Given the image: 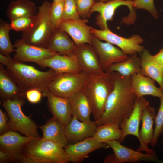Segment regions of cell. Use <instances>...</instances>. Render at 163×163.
<instances>
[{
	"mask_svg": "<svg viewBox=\"0 0 163 163\" xmlns=\"http://www.w3.org/2000/svg\"><path fill=\"white\" fill-rule=\"evenodd\" d=\"M77 46L67 33L59 28L55 29L50 36L46 48L60 54L72 56L75 54Z\"/></svg>",
	"mask_w": 163,
	"mask_h": 163,
	"instance_id": "cell-23",
	"label": "cell"
},
{
	"mask_svg": "<svg viewBox=\"0 0 163 163\" xmlns=\"http://www.w3.org/2000/svg\"><path fill=\"white\" fill-rule=\"evenodd\" d=\"M0 96L2 100L26 97L25 93L18 86L4 65L0 64Z\"/></svg>",
	"mask_w": 163,
	"mask_h": 163,
	"instance_id": "cell-25",
	"label": "cell"
},
{
	"mask_svg": "<svg viewBox=\"0 0 163 163\" xmlns=\"http://www.w3.org/2000/svg\"><path fill=\"white\" fill-rule=\"evenodd\" d=\"M127 7L130 11V14L126 18L130 22L134 21L135 19L133 0H113L107 2H96L91 8L90 15L93 12L99 13L96 18V24L101 30L108 29L107 22L113 20L117 9L121 6Z\"/></svg>",
	"mask_w": 163,
	"mask_h": 163,
	"instance_id": "cell-10",
	"label": "cell"
},
{
	"mask_svg": "<svg viewBox=\"0 0 163 163\" xmlns=\"http://www.w3.org/2000/svg\"><path fill=\"white\" fill-rule=\"evenodd\" d=\"M88 75L83 71L78 73L58 74L47 89L56 95L69 97L74 93L82 91Z\"/></svg>",
	"mask_w": 163,
	"mask_h": 163,
	"instance_id": "cell-7",
	"label": "cell"
},
{
	"mask_svg": "<svg viewBox=\"0 0 163 163\" xmlns=\"http://www.w3.org/2000/svg\"><path fill=\"white\" fill-rule=\"evenodd\" d=\"M43 97L47 98L49 110L53 117L65 126L72 117L71 107L68 97L56 95L47 88L42 92Z\"/></svg>",
	"mask_w": 163,
	"mask_h": 163,
	"instance_id": "cell-17",
	"label": "cell"
},
{
	"mask_svg": "<svg viewBox=\"0 0 163 163\" xmlns=\"http://www.w3.org/2000/svg\"><path fill=\"white\" fill-rule=\"evenodd\" d=\"M68 98L71 104L72 116H75L81 121H91V109L88 100L84 93L80 91Z\"/></svg>",
	"mask_w": 163,
	"mask_h": 163,
	"instance_id": "cell-27",
	"label": "cell"
},
{
	"mask_svg": "<svg viewBox=\"0 0 163 163\" xmlns=\"http://www.w3.org/2000/svg\"><path fill=\"white\" fill-rule=\"evenodd\" d=\"M11 30L9 24L1 19L0 21V54L9 56L14 51V47L10 40L9 33Z\"/></svg>",
	"mask_w": 163,
	"mask_h": 163,
	"instance_id": "cell-31",
	"label": "cell"
},
{
	"mask_svg": "<svg viewBox=\"0 0 163 163\" xmlns=\"http://www.w3.org/2000/svg\"><path fill=\"white\" fill-rule=\"evenodd\" d=\"M113 0H94L95 2H107L111 1Z\"/></svg>",
	"mask_w": 163,
	"mask_h": 163,
	"instance_id": "cell-42",
	"label": "cell"
},
{
	"mask_svg": "<svg viewBox=\"0 0 163 163\" xmlns=\"http://www.w3.org/2000/svg\"><path fill=\"white\" fill-rule=\"evenodd\" d=\"M110 147L113 153L108 155L105 159V163H135L141 161H149L163 163L156 153H142L137 150L125 146L117 140L105 143Z\"/></svg>",
	"mask_w": 163,
	"mask_h": 163,
	"instance_id": "cell-8",
	"label": "cell"
},
{
	"mask_svg": "<svg viewBox=\"0 0 163 163\" xmlns=\"http://www.w3.org/2000/svg\"><path fill=\"white\" fill-rule=\"evenodd\" d=\"M64 2L52 3L50 13V21L56 29L58 28L63 21L62 16L64 10Z\"/></svg>",
	"mask_w": 163,
	"mask_h": 163,
	"instance_id": "cell-33",
	"label": "cell"
},
{
	"mask_svg": "<svg viewBox=\"0 0 163 163\" xmlns=\"http://www.w3.org/2000/svg\"><path fill=\"white\" fill-rule=\"evenodd\" d=\"M42 96L41 91L35 89L29 90L25 93L26 98L32 104H36L39 102Z\"/></svg>",
	"mask_w": 163,
	"mask_h": 163,
	"instance_id": "cell-38",
	"label": "cell"
},
{
	"mask_svg": "<svg viewBox=\"0 0 163 163\" xmlns=\"http://www.w3.org/2000/svg\"><path fill=\"white\" fill-rule=\"evenodd\" d=\"M109 147L106 143L97 142L91 137L75 143L69 144L65 148V150L69 162L78 163L82 162L93 151Z\"/></svg>",
	"mask_w": 163,
	"mask_h": 163,
	"instance_id": "cell-16",
	"label": "cell"
},
{
	"mask_svg": "<svg viewBox=\"0 0 163 163\" xmlns=\"http://www.w3.org/2000/svg\"><path fill=\"white\" fill-rule=\"evenodd\" d=\"M80 18L86 19L90 16V12L95 1L94 0H75Z\"/></svg>",
	"mask_w": 163,
	"mask_h": 163,
	"instance_id": "cell-37",
	"label": "cell"
},
{
	"mask_svg": "<svg viewBox=\"0 0 163 163\" xmlns=\"http://www.w3.org/2000/svg\"><path fill=\"white\" fill-rule=\"evenodd\" d=\"M14 45L15 48L14 58L22 62H29L37 63L40 61L59 53L47 48L27 44L21 38L17 40Z\"/></svg>",
	"mask_w": 163,
	"mask_h": 163,
	"instance_id": "cell-14",
	"label": "cell"
},
{
	"mask_svg": "<svg viewBox=\"0 0 163 163\" xmlns=\"http://www.w3.org/2000/svg\"><path fill=\"white\" fill-rule=\"evenodd\" d=\"M37 64L42 68L49 67L58 74L78 73L82 71L75 54L66 56L57 53Z\"/></svg>",
	"mask_w": 163,
	"mask_h": 163,
	"instance_id": "cell-18",
	"label": "cell"
},
{
	"mask_svg": "<svg viewBox=\"0 0 163 163\" xmlns=\"http://www.w3.org/2000/svg\"><path fill=\"white\" fill-rule=\"evenodd\" d=\"M8 118L7 113L0 109V134H2L10 130L8 124Z\"/></svg>",
	"mask_w": 163,
	"mask_h": 163,
	"instance_id": "cell-39",
	"label": "cell"
},
{
	"mask_svg": "<svg viewBox=\"0 0 163 163\" xmlns=\"http://www.w3.org/2000/svg\"><path fill=\"white\" fill-rule=\"evenodd\" d=\"M0 63L6 69L19 88L25 93L32 89L41 92L48 88L58 74L50 69L47 71H40L34 66L25 64L10 56L0 54Z\"/></svg>",
	"mask_w": 163,
	"mask_h": 163,
	"instance_id": "cell-2",
	"label": "cell"
},
{
	"mask_svg": "<svg viewBox=\"0 0 163 163\" xmlns=\"http://www.w3.org/2000/svg\"><path fill=\"white\" fill-rule=\"evenodd\" d=\"M159 98L160 106L155 118V126L153 137L150 143L152 147L156 145L158 138L163 134V96Z\"/></svg>",
	"mask_w": 163,
	"mask_h": 163,
	"instance_id": "cell-32",
	"label": "cell"
},
{
	"mask_svg": "<svg viewBox=\"0 0 163 163\" xmlns=\"http://www.w3.org/2000/svg\"><path fill=\"white\" fill-rule=\"evenodd\" d=\"M77 47L75 54L82 71L89 75L100 74L105 72L98 56L91 45L84 44Z\"/></svg>",
	"mask_w": 163,
	"mask_h": 163,
	"instance_id": "cell-19",
	"label": "cell"
},
{
	"mask_svg": "<svg viewBox=\"0 0 163 163\" xmlns=\"http://www.w3.org/2000/svg\"><path fill=\"white\" fill-rule=\"evenodd\" d=\"M155 81L140 73L135 74L131 76V89L136 97L139 98L151 95L159 98L163 96V91L155 84Z\"/></svg>",
	"mask_w": 163,
	"mask_h": 163,
	"instance_id": "cell-22",
	"label": "cell"
},
{
	"mask_svg": "<svg viewBox=\"0 0 163 163\" xmlns=\"http://www.w3.org/2000/svg\"><path fill=\"white\" fill-rule=\"evenodd\" d=\"M105 72H116L126 77H131L136 73L141 74L140 57L137 54L129 56L126 61L109 66Z\"/></svg>",
	"mask_w": 163,
	"mask_h": 163,
	"instance_id": "cell-29",
	"label": "cell"
},
{
	"mask_svg": "<svg viewBox=\"0 0 163 163\" xmlns=\"http://www.w3.org/2000/svg\"><path fill=\"white\" fill-rule=\"evenodd\" d=\"M155 108L147 105L143 110L141 118L142 125L139 131L140 145L137 150L138 151L155 153V152L148 147L152 140L154 130L153 126L156 115Z\"/></svg>",
	"mask_w": 163,
	"mask_h": 163,
	"instance_id": "cell-21",
	"label": "cell"
},
{
	"mask_svg": "<svg viewBox=\"0 0 163 163\" xmlns=\"http://www.w3.org/2000/svg\"><path fill=\"white\" fill-rule=\"evenodd\" d=\"M37 8L31 0H13L9 3L6 13L10 21L25 16H34Z\"/></svg>",
	"mask_w": 163,
	"mask_h": 163,
	"instance_id": "cell-28",
	"label": "cell"
},
{
	"mask_svg": "<svg viewBox=\"0 0 163 163\" xmlns=\"http://www.w3.org/2000/svg\"><path fill=\"white\" fill-rule=\"evenodd\" d=\"M121 136L120 126L115 123H106L97 126L92 136L97 142L104 143L113 140L119 141Z\"/></svg>",
	"mask_w": 163,
	"mask_h": 163,
	"instance_id": "cell-30",
	"label": "cell"
},
{
	"mask_svg": "<svg viewBox=\"0 0 163 163\" xmlns=\"http://www.w3.org/2000/svg\"><path fill=\"white\" fill-rule=\"evenodd\" d=\"M140 54L141 74L156 82L163 91V73L161 66L148 50L145 49Z\"/></svg>",
	"mask_w": 163,
	"mask_h": 163,
	"instance_id": "cell-26",
	"label": "cell"
},
{
	"mask_svg": "<svg viewBox=\"0 0 163 163\" xmlns=\"http://www.w3.org/2000/svg\"><path fill=\"white\" fill-rule=\"evenodd\" d=\"M35 15L21 17L11 21L9 24L11 30L22 32L27 30L34 22Z\"/></svg>",
	"mask_w": 163,
	"mask_h": 163,
	"instance_id": "cell-34",
	"label": "cell"
},
{
	"mask_svg": "<svg viewBox=\"0 0 163 163\" xmlns=\"http://www.w3.org/2000/svg\"><path fill=\"white\" fill-rule=\"evenodd\" d=\"M14 161L12 157L9 154L0 150V163Z\"/></svg>",
	"mask_w": 163,
	"mask_h": 163,
	"instance_id": "cell-40",
	"label": "cell"
},
{
	"mask_svg": "<svg viewBox=\"0 0 163 163\" xmlns=\"http://www.w3.org/2000/svg\"><path fill=\"white\" fill-rule=\"evenodd\" d=\"M91 45L97 53L104 72L111 65L126 61L129 56L119 48L108 42L101 41L93 34Z\"/></svg>",
	"mask_w": 163,
	"mask_h": 163,
	"instance_id": "cell-11",
	"label": "cell"
},
{
	"mask_svg": "<svg viewBox=\"0 0 163 163\" xmlns=\"http://www.w3.org/2000/svg\"><path fill=\"white\" fill-rule=\"evenodd\" d=\"M80 18L75 0H65L63 20H77Z\"/></svg>",
	"mask_w": 163,
	"mask_h": 163,
	"instance_id": "cell-35",
	"label": "cell"
},
{
	"mask_svg": "<svg viewBox=\"0 0 163 163\" xmlns=\"http://www.w3.org/2000/svg\"><path fill=\"white\" fill-rule=\"evenodd\" d=\"M114 86V72L89 75L82 90L86 96L95 120L102 114L109 95Z\"/></svg>",
	"mask_w": 163,
	"mask_h": 163,
	"instance_id": "cell-3",
	"label": "cell"
},
{
	"mask_svg": "<svg viewBox=\"0 0 163 163\" xmlns=\"http://www.w3.org/2000/svg\"><path fill=\"white\" fill-rule=\"evenodd\" d=\"M153 56L157 62L161 66L163 64V47L158 53L153 55Z\"/></svg>",
	"mask_w": 163,
	"mask_h": 163,
	"instance_id": "cell-41",
	"label": "cell"
},
{
	"mask_svg": "<svg viewBox=\"0 0 163 163\" xmlns=\"http://www.w3.org/2000/svg\"><path fill=\"white\" fill-rule=\"evenodd\" d=\"M19 162L24 163H67L65 149L53 142L35 137L26 146Z\"/></svg>",
	"mask_w": 163,
	"mask_h": 163,
	"instance_id": "cell-4",
	"label": "cell"
},
{
	"mask_svg": "<svg viewBox=\"0 0 163 163\" xmlns=\"http://www.w3.org/2000/svg\"><path fill=\"white\" fill-rule=\"evenodd\" d=\"M114 72V88L108 97L104 111L95 121L97 126L106 123L120 125L133 109L136 96L131 88V77Z\"/></svg>",
	"mask_w": 163,
	"mask_h": 163,
	"instance_id": "cell-1",
	"label": "cell"
},
{
	"mask_svg": "<svg viewBox=\"0 0 163 163\" xmlns=\"http://www.w3.org/2000/svg\"><path fill=\"white\" fill-rule=\"evenodd\" d=\"M42 131V138L56 143L63 148L69 144L65 134V126L53 117L46 124L38 126Z\"/></svg>",
	"mask_w": 163,
	"mask_h": 163,
	"instance_id": "cell-24",
	"label": "cell"
},
{
	"mask_svg": "<svg viewBox=\"0 0 163 163\" xmlns=\"http://www.w3.org/2000/svg\"><path fill=\"white\" fill-rule=\"evenodd\" d=\"M97 127L95 121H81L75 116H73L68 123L65 126V136L69 142L75 143L87 138L92 137Z\"/></svg>",
	"mask_w": 163,
	"mask_h": 163,
	"instance_id": "cell-20",
	"label": "cell"
},
{
	"mask_svg": "<svg viewBox=\"0 0 163 163\" xmlns=\"http://www.w3.org/2000/svg\"><path fill=\"white\" fill-rule=\"evenodd\" d=\"M162 143H163V138H162Z\"/></svg>",
	"mask_w": 163,
	"mask_h": 163,
	"instance_id": "cell-45",
	"label": "cell"
},
{
	"mask_svg": "<svg viewBox=\"0 0 163 163\" xmlns=\"http://www.w3.org/2000/svg\"><path fill=\"white\" fill-rule=\"evenodd\" d=\"M161 67L163 73V64L161 66Z\"/></svg>",
	"mask_w": 163,
	"mask_h": 163,
	"instance_id": "cell-44",
	"label": "cell"
},
{
	"mask_svg": "<svg viewBox=\"0 0 163 163\" xmlns=\"http://www.w3.org/2000/svg\"><path fill=\"white\" fill-rule=\"evenodd\" d=\"M35 138L22 136L16 131L10 129L0 135V150L10 155L14 162H19L25 149Z\"/></svg>",
	"mask_w": 163,
	"mask_h": 163,
	"instance_id": "cell-12",
	"label": "cell"
},
{
	"mask_svg": "<svg viewBox=\"0 0 163 163\" xmlns=\"http://www.w3.org/2000/svg\"><path fill=\"white\" fill-rule=\"evenodd\" d=\"M88 21L82 18L63 20L58 28L69 34L77 46L84 44L91 45L92 27L86 24Z\"/></svg>",
	"mask_w": 163,
	"mask_h": 163,
	"instance_id": "cell-13",
	"label": "cell"
},
{
	"mask_svg": "<svg viewBox=\"0 0 163 163\" xmlns=\"http://www.w3.org/2000/svg\"><path fill=\"white\" fill-rule=\"evenodd\" d=\"M149 104V101L144 97H136L131 113L120 125L121 136L119 140L120 142H123L126 136L129 135L135 136L140 141L139 126L142 112L145 107Z\"/></svg>",
	"mask_w": 163,
	"mask_h": 163,
	"instance_id": "cell-15",
	"label": "cell"
},
{
	"mask_svg": "<svg viewBox=\"0 0 163 163\" xmlns=\"http://www.w3.org/2000/svg\"><path fill=\"white\" fill-rule=\"evenodd\" d=\"M53 2H64L65 0H53Z\"/></svg>",
	"mask_w": 163,
	"mask_h": 163,
	"instance_id": "cell-43",
	"label": "cell"
},
{
	"mask_svg": "<svg viewBox=\"0 0 163 163\" xmlns=\"http://www.w3.org/2000/svg\"><path fill=\"white\" fill-rule=\"evenodd\" d=\"M1 104L5 108L9 118L10 129L18 131L27 136L40 137L35 122L23 112L21 107L25 103L24 98L1 101Z\"/></svg>",
	"mask_w": 163,
	"mask_h": 163,
	"instance_id": "cell-6",
	"label": "cell"
},
{
	"mask_svg": "<svg viewBox=\"0 0 163 163\" xmlns=\"http://www.w3.org/2000/svg\"><path fill=\"white\" fill-rule=\"evenodd\" d=\"M134 8L144 9L148 11L156 19L159 14L154 3V0H133Z\"/></svg>",
	"mask_w": 163,
	"mask_h": 163,
	"instance_id": "cell-36",
	"label": "cell"
},
{
	"mask_svg": "<svg viewBox=\"0 0 163 163\" xmlns=\"http://www.w3.org/2000/svg\"><path fill=\"white\" fill-rule=\"evenodd\" d=\"M52 4L45 0L38 7V12L32 25L28 29L22 32L21 39L26 43L46 48L49 39L56 29L50 18Z\"/></svg>",
	"mask_w": 163,
	"mask_h": 163,
	"instance_id": "cell-5",
	"label": "cell"
},
{
	"mask_svg": "<svg viewBox=\"0 0 163 163\" xmlns=\"http://www.w3.org/2000/svg\"><path fill=\"white\" fill-rule=\"evenodd\" d=\"M91 32L100 40L117 46L128 56L141 53L145 49L144 46L141 45L143 40L139 35H134L127 38L114 33L109 29L99 30L92 27Z\"/></svg>",
	"mask_w": 163,
	"mask_h": 163,
	"instance_id": "cell-9",
	"label": "cell"
}]
</instances>
